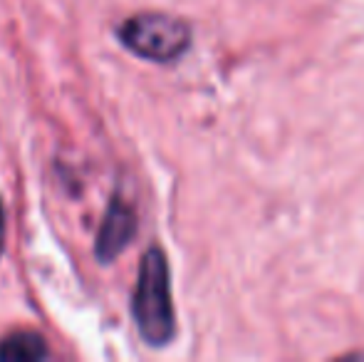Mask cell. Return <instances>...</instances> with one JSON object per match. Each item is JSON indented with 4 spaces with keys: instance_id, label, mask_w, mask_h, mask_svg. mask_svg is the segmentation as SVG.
Wrapping results in <instances>:
<instances>
[{
    "instance_id": "cell-1",
    "label": "cell",
    "mask_w": 364,
    "mask_h": 362,
    "mask_svg": "<svg viewBox=\"0 0 364 362\" xmlns=\"http://www.w3.org/2000/svg\"><path fill=\"white\" fill-rule=\"evenodd\" d=\"M132 315L139 335L151 348H164L176 335L171 275H168L166 253L159 246H151L141 258L134 298H132Z\"/></svg>"
},
{
    "instance_id": "cell-2",
    "label": "cell",
    "mask_w": 364,
    "mask_h": 362,
    "mask_svg": "<svg viewBox=\"0 0 364 362\" xmlns=\"http://www.w3.org/2000/svg\"><path fill=\"white\" fill-rule=\"evenodd\" d=\"M119 40L129 53L149 63L168 65L178 60L191 45V28L186 20L168 13H136L119 28Z\"/></svg>"
},
{
    "instance_id": "cell-3",
    "label": "cell",
    "mask_w": 364,
    "mask_h": 362,
    "mask_svg": "<svg viewBox=\"0 0 364 362\" xmlns=\"http://www.w3.org/2000/svg\"><path fill=\"white\" fill-rule=\"evenodd\" d=\"M136 213L122 198H112L105 218H102L100 236H97V258L102 263H112L134 238Z\"/></svg>"
},
{
    "instance_id": "cell-4",
    "label": "cell",
    "mask_w": 364,
    "mask_h": 362,
    "mask_svg": "<svg viewBox=\"0 0 364 362\" xmlns=\"http://www.w3.org/2000/svg\"><path fill=\"white\" fill-rule=\"evenodd\" d=\"M50 355L43 335L33 330H15L0 340V360L3 362H40Z\"/></svg>"
},
{
    "instance_id": "cell-5",
    "label": "cell",
    "mask_w": 364,
    "mask_h": 362,
    "mask_svg": "<svg viewBox=\"0 0 364 362\" xmlns=\"http://www.w3.org/2000/svg\"><path fill=\"white\" fill-rule=\"evenodd\" d=\"M3 241H5V211H3V203H0V251H3Z\"/></svg>"
}]
</instances>
